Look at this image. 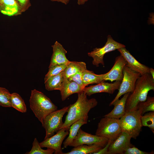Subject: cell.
<instances>
[{"instance_id": "cell-25", "label": "cell", "mask_w": 154, "mask_h": 154, "mask_svg": "<svg viewBox=\"0 0 154 154\" xmlns=\"http://www.w3.org/2000/svg\"><path fill=\"white\" fill-rule=\"evenodd\" d=\"M32 144L31 150L25 154H52L54 152V150L51 148H47L46 149L42 148L36 138H35Z\"/></svg>"}, {"instance_id": "cell-24", "label": "cell", "mask_w": 154, "mask_h": 154, "mask_svg": "<svg viewBox=\"0 0 154 154\" xmlns=\"http://www.w3.org/2000/svg\"><path fill=\"white\" fill-rule=\"evenodd\" d=\"M10 103L11 107L22 113L26 112L27 108L24 100L18 93L11 94Z\"/></svg>"}, {"instance_id": "cell-23", "label": "cell", "mask_w": 154, "mask_h": 154, "mask_svg": "<svg viewBox=\"0 0 154 154\" xmlns=\"http://www.w3.org/2000/svg\"><path fill=\"white\" fill-rule=\"evenodd\" d=\"M82 80L85 87L90 84H98L104 81L102 79L100 74H96L93 71L88 70L87 69L82 72Z\"/></svg>"}, {"instance_id": "cell-15", "label": "cell", "mask_w": 154, "mask_h": 154, "mask_svg": "<svg viewBox=\"0 0 154 154\" xmlns=\"http://www.w3.org/2000/svg\"><path fill=\"white\" fill-rule=\"evenodd\" d=\"M52 47L53 53L49 67L55 65H67L70 61L66 57L67 51L62 45L56 41Z\"/></svg>"}, {"instance_id": "cell-17", "label": "cell", "mask_w": 154, "mask_h": 154, "mask_svg": "<svg viewBox=\"0 0 154 154\" xmlns=\"http://www.w3.org/2000/svg\"><path fill=\"white\" fill-rule=\"evenodd\" d=\"M130 92L124 94L123 97L120 100L119 99L116 100L112 104L114 108L109 113L104 117H106L116 119H120L125 113V107L126 101Z\"/></svg>"}, {"instance_id": "cell-11", "label": "cell", "mask_w": 154, "mask_h": 154, "mask_svg": "<svg viewBox=\"0 0 154 154\" xmlns=\"http://www.w3.org/2000/svg\"><path fill=\"white\" fill-rule=\"evenodd\" d=\"M127 62L122 56L117 57L114 64L111 69L106 74H100L104 81L109 80L112 82L115 81H121L123 77V70Z\"/></svg>"}, {"instance_id": "cell-20", "label": "cell", "mask_w": 154, "mask_h": 154, "mask_svg": "<svg viewBox=\"0 0 154 154\" xmlns=\"http://www.w3.org/2000/svg\"><path fill=\"white\" fill-rule=\"evenodd\" d=\"M64 78V71L56 75L50 77L44 82L46 89L49 91L56 90L60 91Z\"/></svg>"}, {"instance_id": "cell-30", "label": "cell", "mask_w": 154, "mask_h": 154, "mask_svg": "<svg viewBox=\"0 0 154 154\" xmlns=\"http://www.w3.org/2000/svg\"><path fill=\"white\" fill-rule=\"evenodd\" d=\"M84 70L78 71L74 74L70 76L68 78V80L69 81H74L81 86L85 87L82 80V72Z\"/></svg>"}, {"instance_id": "cell-35", "label": "cell", "mask_w": 154, "mask_h": 154, "mask_svg": "<svg viewBox=\"0 0 154 154\" xmlns=\"http://www.w3.org/2000/svg\"><path fill=\"white\" fill-rule=\"evenodd\" d=\"M88 0H77V3L79 5H84Z\"/></svg>"}, {"instance_id": "cell-27", "label": "cell", "mask_w": 154, "mask_h": 154, "mask_svg": "<svg viewBox=\"0 0 154 154\" xmlns=\"http://www.w3.org/2000/svg\"><path fill=\"white\" fill-rule=\"evenodd\" d=\"M139 108L141 110L142 115L147 112H154V97L147 96V100L145 102L139 104L137 109Z\"/></svg>"}, {"instance_id": "cell-10", "label": "cell", "mask_w": 154, "mask_h": 154, "mask_svg": "<svg viewBox=\"0 0 154 154\" xmlns=\"http://www.w3.org/2000/svg\"><path fill=\"white\" fill-rule=\"evenodd\" d=\"M69 128H62L54 135L39 143L41 147H46L54 150V154H63L61 147L63 141L68 134Z\"/></svg>"}, {"instance_id": "cell-16", "label": "cell", "mask_w": 154, "mask_h": 154, "mask_svg": "<svg viewBox=\"0 0 154 154\" xmlns=\"http://www.w3.org/2000/svg\"><path fill=\"white\" fill-rule=\"evenodd\" d=\"M84 88L74 81H69L68 78L64 77L62 88L60 91L62 100H65L73 94L82 92Z\"/></svg>"}, {"instance_id": "cell-31", "label": "cell", "mask_w": 154, "mask_h": 154, "mask_svg": "<svg viewBox=\"0 0 154 154\" xmlns=\"http://www.w3.org/2000/svg\"><path fill=\"white\" fill-rule=\"evenodd\" d=\"M153 152H148L143 151L132 145L127 148L123 154H153Z\"/></svg>"}, {"instance_id": "cell-28", "label": "cell", "mask_w": 154, "mask_h": 154, "mask_svg": "<svg viewBox=\"0 0 154 154\" xmlns=\"http://www.w3.org/2000/svg\"><path fill=\"white\" fill-rule=\"evenodd\" d=\"M11 93L5 88L0 87V106L4 107H11L10 103Z\"/></svg>"}, {"instance_id": "cell-1", "label": "cell", "mask_w": 154, "mask_h": 154, "mask_svg": "<svg viewBox=\"0 0 154 154\" xmlns=\"http://www.w3.org/2000/svg\"><path fill=\"white\" fill-rule=\"evenodd\" d=\"M154 90V79L150 73L141 75L137 80L135 87L127 99L125 107V112L137 109L140 103L147 99L149 92Z\"/></svg>"}, {"instance_id": "cell-21", "label": "cell", "mask_w": 154, "mask_h": 154, "mask_svg": "<svg viewBox=\"0 0 154 154\" xmlns=\"http://www.w3.org/2000/svg\"><path fill=\"white\" fill-rule=\"evenodd\" d=\"M103 147L97 144L82 145L74 147L70 151L63 154H93Z\"/></svg>"}, {"instance_id": "cell-12", "label": "cell", "mask_w": 154, "mask_h": 154, "mask_svg": "<svg viewBox=\"0 0 154 154\" xmlns=\"http://www.w3.org/2000/svg\"><path fill=\"white\" fill-rule=\"evenodd\" d=\"M131 138L128 133L122 131L110 144L108 154H123L127 148L133 145L130 142Z\"/></svg>"}, {"instance_id": "cell-3", "label": "cell", "mask_w": 154, "mask_h": 154, "mask_svg": "<svg viewBox=\"0 0 154 154\" xmlns=\"http://www.w3.org/2000/svg\"><path fill=\"white\" fill-rule=\"evenodd\" d=\"M29 102L31 109L42 124L47 115L57 109L50 98L35 89L31 91Z\"/></svg>"}, {"instance_id": "cell-22", "label": "cell", "mask_w": 154, "mask_h": 154, "mask_svg": "<svg viewBox=\"0 0 154 154\" xmlns=\"http://www.w3.org/2000/svg\"><path fill=\"white\" fill-rule=\"evenodd\" d=\"M86 69V65L84 62L70 61L64 71V76L68 78L78 71Z\"/></svg>"}, {"instance_id": "cell-13", "label": "cell", "mask_w": 154, "mask_h": 154, "mask_svg": "<svg viewBox=\"0 0 154 154\" xmlns=\"http://www.w3.org/2000/svg\"><path fill=\"white\" fill-rule=\"evenodd\" d=\"M126 61V66L132 70L139 73L141 75L149 72V68L137 60L125 47L117 49Z\"/></svg>"}, {"instance_id": "cell-34", "label": "cell", "mask_w": 154, "mask_h": 154, "mask_svg": "<svg viewBox=\"0 0 154 154\" xmlns=\"http://www.w3.org/2000/svg\"><path fill=\"white\" fill-rule=\"evenodd\" d=\"M52 1H57L61 2L65 5L67 4L70 0H50Z\"/></svg>"}, {"instance_id": "cell-18", "label": "cell", "mask_w": 154, "mask_h": 154, "mask_svg": "<svg viewBox=\"0 0 154 154\" xmlns=\"http://www.w3.org/2000/svg\"><path fill=\"white\" fill-rule=\"evenodd\" d=\"M21 9L15 0H3L0 3V11L9 16L17 15Z\"/></svg>"}, {"instance_id": "cell-29", "label": "cell", "mask_w": 154, "mask_h": 154, "mask_svg": "<svg viewBox=\"0 0 154 154\" xmlns=\"http://www.w3.org/2000/svg\"><path fill=\"white\" fill-rule=\"evenodd\" d=\"M67 66L66 64L55 65L49 67L48 71L45 75L44 82L50 77L56 75L63 71Z\"/></svg>"}, {"instance_id": "cell-36", "label": "cell", "mask_w": 154, "mask_h": 154, "mask_svg": "<svg viewBox=\"0 0 154 154\" xmlns=\"http://www.w3.org/2000/svg\"><path fill=\"white\" fill-rule=\"evenodd\" d=\"M149 72L152 78L154 79V70L152 68H149Z\"/></svg>"}, {"instance_id": "cell-2", "label": "cell", "mask_w": 154, "mask_h": 154, "mask_svg": "<svg viewBox=\"0 0 154 154\" xmlns=\"http://www.w3.org/2000/svg\"><path fill=\"white\" fill-rule=\"evenodd\" d=\"M87 96L84 91L78 93L76 102L69 106L65 120L60 129L63 128H69L75 122L83 118L88 117V112L97 106L98 102L95 98L88 99Z\"/></svg>"}, {"instance_id": "cell-7", "label": "cell", "mask_w": 154, "mask_h": 154, "mask_svg": "<svg viewBox=\"0 0 154 154\" xmlns=\"http://www.w3.org/2000/svg\"><path fill=\"white\" fill-rule=\"evenodd\" d=\"M141 76L140 74L125 66L123 70V77L119 88L118 92L115 98L110 103V106L123 95L132 92L134 90L136 82Z\"/></svg>"}, {"instance_id": "cell-6", "label": "cell", "mask_w": 154, "mask_h": 154, "mask_svg": "<svg viewBox=\"0 0 154 154\" xmlns=\"http://www.w3.org/2000/svg\"><path fill=\"white\" fill-rule=\"evenodd\" d=\"M69 107L66 106L61 109L56 110L45 117L42 124L46 131L44 139L53 135L55 132L60 129L63 124L62 117L67 112Z\"/></svg>"}, {"instance_id": "cell-32", "label": "cell", "mask_w": 154, "mask_h": 154, "mask_svg": "<svg viewBox=\"0 0 154 154\" xmlns=\"http://www.w3.org/2000/svg\"><path fill=\"white\" fill-rule=\"evenodd\" d=\"M21 7L22 11L26 9L31 5L29 0H15Z\"/></svg>"}, {"instance_id": "cell-5", "label": "cell", "mask_w": 154, "mask_h": 154, "mask_svg": "<svg viewBox=\"0 0 154 154\" xmlns=\"http://www.w3.org/2000/svg\"><path fill=\"white\" fill-rule=\"evenodd\" d=\"M121 131L119 119L104 117L98 123L95 135L113 141Z\"/></svg>"}, {"instance_id": "cell-37", "label": "cell", "mask_w": 154, "mask_h": 154, "mask_svg": "<svg viewBox=\"0 0 154 154\" xmlns=\"http://www.w3.org/2000/svg\"><path fill=\"white\" fill-rule=\"evenodd\" d=\"M3 0H0V3H1Z\"/></svg>"}, {"instance_id": "cell-4", "label": "cell", "mask_w": 154, "mask_h": 154, "mask_svg": "<svg viewBox=\"0 0 154 154\" xmlns=\"http://www.w3.org/2000/svg\"><path fill=\"white\" fill-rule=\"evenodd\" d=\"M141 110L139 108L126 112L119 119L121 131L127 133L131 138L136 139L141 131Z\"/></svg>"}, {"instance_id": "cell-9", "label": "cell", "mask_w": 154, "mask_h": 154, "mask_svg": "<svg viewBox=\"0 0 154 154\" xmlns=\"http://www.w3.org/2000/svg\"><path fill=\"white\" fill-rule=\"evenodd\" d=\"M108 140L106 138L85 132L80 128L76 138L69 146L75 147L82 145L97 144L104 147Z\"/></svg>"}, {"instance_id": "cell-19", "label": "cell", "mask_w": 154, "mask_h": 154, "mask_svg": "<svg viewBox=\"0 0 154 154\" xmlns=\"http://www.w3.org/2000/svg\"><path fill=\"white\" fill-rule=\"evenodd\" d=\"M88 117L83 118L73 123L69 129L68 136L63 143V147L66 148L72 143L76 136L80 127L83 125L86 124Z\"/></svg>"}, {"instance_id": "cell-8", "label": "cell", "mask_w": 154, "mask_h": 154, "mask_svg": "<svg viewBox=\"0 0 154 154\" xmlns=\"http://www.w3.org/2000/svg\"><path fill=\"white\" fill-rule=\"evenodd\" d=\"M125 47L124 45L115 41L109 35L107 37V42L103 46L100 48H96L88 54L89 56L93 58L92 63L93 65L98 67L99 64H101L104 66L103 58L106 53Z\"/></svg>"}, {"instance_id": "cell-33", "label": "cell", "mask_w": 154, "mask_h": 154, "mask_svg": "<svg viewBox=\"0 0 154 154\" xmlns=\"http://www.w3.org/2000/svg\"><path fill=\"white\" fill-rule=\"evenodd\" d=\"M112 141L109 140L106 145L103 148L100 149L98 151L93 154H108V149L109 145Z\"/></svg>"}, {"instance_id": "cell-14", "label": "cell", "mask_w": 154, "mask_h": 154, "mask_svg": "<svg viewBox=\"0 0 154 154\" xmlns=\"http://www.w3.org/2000/svg\"><path fill=\"white\" fill-rule=\"evenodd\" d=\"M121 81H116L113 83L106 82L103 81L97 84L85 87L84 91L86 95L89 96L97 93L105 92L113 94L116 90H118Z\"/></svg>"}, {"instance_id": "cell-26", "label": "cell", "mask_w": 154, "mask_h": 154, "mask_svg": "<svg viewBox=\"0 0 154 154\" xmlns=\"http://www.w3.org/2000/svg\"><path fill=\"white\" fill-rule=\"evenodd\" d=\"M141 120L142 126L148 127L154 133V112H150L142 115Z\"/></svg>"}]
</instances>
